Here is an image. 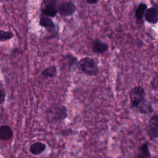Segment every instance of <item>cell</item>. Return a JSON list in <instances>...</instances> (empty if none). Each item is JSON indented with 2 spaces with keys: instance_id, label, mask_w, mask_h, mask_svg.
Returning a JSON list of instances; mask_svg holds the SVG:
<instances>
[{
  "instance_id": "obj_14",
  "label": "cell",
  "mask_w": 158,
  "mask_h": 158,
  "mask_svg": "<svg viewBox=\"0 0 158 158\" xmlns=\"http://www.w3.org/2000/svg\"><path fill=\"white\" fill-rule=\"evenodd\" d=\"M42 12L43 14H44V15L46 16L55 17L58 14V9L56 4H49L44 5V7L42 9Z\"/></svg>"
},
{
  "instance_id": "obj_3",
  "label": "cell",
  "mask_w": 158,
  "mask_h": 158,
  "mask_svg": "<svg viewBox=\"0 0 158 158\" xmlns=\"http://www.w3.org/2000/svg\"><path fill=\"white\" fill-rule=\"evenodd\" d=\"M146 91L141 86H135L129 91L130 105L132 109H136L139 104L145 99Z\"/></svg>"
},
{
  "instance_id": "obj_2",
  "label": "cell",
  "mask_w": 158,
  "mask_h": 158,
  "mask_svg": "<svg viewBox=\"0 0 158 158\" xmlns=\"http://www.w3.org/2000/svg\"><path fill=\"white\" fill-rule=\"evenodd\" d=\"M84 74L93 77L96 76L99 72V69L96 60L89 57H85L78 60L77 66Z\"/></svg>"
},
{
  "instance_id": "obj_17",
  "label": "cell",
  "mask_w": 158,
  "mask_h": 158,
  "mask_svg": "<svg viewBox=\"0 0 158 158\" xmlns=\"http://www.w3.org/2000/svg\"><path fill=\"white\" fill-rule=\"evenodd\" d=\"M14 37V33L10 31H5L1 30L0 31V41L4 42L12 39Z\"/></svg>"
},
{
  "instance_id": "obj_8",
  "label": "cell",
  "mask_w": 158,
  "mask_h": 158,
  "mask_svg": "<svg viewBox=\"0 0 158 158\" xmlns=\"http://www.w3.org/2000/svg\"><path fill=\"white\" fill-rule=\"evenodd\" d=\"M78 59L70 53H67L62 56V65L63 69H67L70 70L74 65L77 66Z\"/></svg>"
},
{
  "instance_id": "obj_1",
  "label": "cell",
  "mask_w": 158,
  "mask_h": 158,
  "mask_svg": "<svg viewBox=\"0 0 158 158\" xmlns=\"http://www.w3.org/2000/svg\"><path fill=\"white\" fill-rule=\"evenodd\" d=\"M46 118L49 122H57L64 120L68 116V111L63 104H54L46 110Z\"/></svg>"
},
{
  "instance_id": "obj_10",
  "label": "cell",
  "mask_w": 158,
  "mask_h": 158,
  "mask_svg": "<svg viewBox=\"0 0 158 158\" xmlns=\"http://www.w3.org/2000/svg\"><path fill=\"white\" fill-rule=\"evenodd\" d=\"M136 110L138 112L143 115H148L154 112V108L151 102L144 99L138 106Z\"/></svg>"
},
{
  "instance_id": "obj_11",
  "label": "cell",
  "mask_w": 158,
  "mask_h": 158,
  "mask_svg": "<svg viewBox=\"0 0 158 158\" xmlns=\"http://www.w3.org/2000/svg\"><path fill=\"white\" fill-rule=\"evenodd\" d=\"M46 149V145L43 143L37 141L31 144L30 146V152L31 154L38 156L42 154Z\"/></svg>"
},
{
  "instance_id": "obj_9",
  "label": "cell",
  "mask_w": 158,
  "mask_h": 158,
  "mask_svg": "<svg viewBox=\"0 0 158 158\" xmlns=\"http://www.w3.org/2000/svg\"><path fill=\"white\" fill-rule=\"evenodd\" d=\"M109 45L99 39H96L92 42L91 49L93 52L96 54H103L109 49Z\"/></svg>"
},
{
  "instance_id": "obj_16",
  "label": "cell",
  "mask_w": 158,
  "mask_h": 158,
  "mask_svg": "<svg viewBox=\"0 0 158 158\" xmlns=\"http://www.w3.org/2000/svg\"><path fill=\"white\" fill-rule=\"evenodd\" d=\"M138 150H139V153L136 156L138 158H146V157H150L151 156L148 143H144L142 144L139 147Z\"/></svg>"
},
{
  "instance_id": "obj_12",
  "label": "cell",
  "mask_w": 158,
  "mask_h": 158,
  "mask_svg": "<svg viewBox=\"0 0 158 158\" xmlns=\"http://www.w3.org/2000/svg\"><path fill=\"white\" fill-rule=\"evenodd\" d=\"M13 136V131L7 125H2L0 127V138L2 141H7Z\"/></svg>"
},
{
  "instance_id": "obj_13",
  "label": "cell",
  "mask_w": 158,
  "mask_h": 158,
  "mask_svg": "<svg viewBox=\"0 0 158 158\" xmlns=\"http://www.w3.org/2000/svg\"><path fill=\"white\" fill-rule=\"evenodd\" d=\"M57 73V67L55 65H51L41 71V76L44 79L52 78L56 77Z\"/></svg>"
},
{
  "instance_id": "obj_7",
  "label": "cell",
  "mask_w": 158,
  "mask_h": 158,
  "mask_svg": "<svg viewBox=\"0 0 158 158\" xmlns=\"http://www.w3.org/2000/svg\"><path fill=\"white\" fill-rule=\"evenodd\" d=\"M39 24L41 27L44 28L48 33H55L56 30V25L51 17L46 15L41 17L40 19Z\"/></svg>"
},
{
  "instance_id": "obj_4",
  "label": "cell",
  "mask_w": 158,
  "mask_h": 158,
  "mask_svg": "<svg viewBox=\"0 0 158 158\" xmlns=\"http://www.w3.org/2000/svg\"><path fill=\"white\" fill-rule=\"evenodd\" d=\"M147 133L151 140H154L158 137V114H153L149 119Z\"/></svg>"
},
{
  "instance_id": "obj_20",
  "label": "cell",
  "mask_w": 158,
  "mask_h": 158,
  "mask_svg": "<svg viewBox=\"0 0 158 158\" xmlns=\"http://www.w3.org/2000/svg\"><path fill=\"white\" fill-rule=\"evenodd\" d=\"M58 0H43V4H56Z\"/></svg>"
},
{
  "instance_id": "obj_6",
  "label": "cell",
  "mask_w": 158,
  "mask_h": 158,
  "mask_svg": "<svg viewBox=\"0 0 158 158\" xmlns=\"http://www.w3.org/2000/svg\"><path fill=\"white\" fill-rule=\"evenodd\" d=\"M144 19L145 21L151 24L158 23V8L152 7L148 8L144 13Z\"/></svg>"
},
{
  "instance_id": "obj_18",
  "label": "cell",
  "mask_w": 158,
  "mask_h": 158,
  "mask_svg": "<svg viewBox=\"0 0 158 158\" xmlns=\"http://www.w3.org/2000/svg\"><path fill=\"white\" fill-rule=\"evenodd\" d=\"M151 85L152 89H156L158 88V75H156L151 82Z\"/></svg>"
},
{
  "instance_id": "obj_21",
  "label": "cell",
  "mask_w": 158,
  "mask_h": 158,
  "mask_svg": "<svg viewBox=\"0 0 158 158\" xmlns=\"http://www.w3.org/2000/svg\"><path fill=\"white\" fill-rule=\"evenodd\" d=\"M99 0H86L87 3L90 4H96Z\"/></svg>"
},
{
  "instance_id": "obj_15",
  "label": "cell",
  "mask_w": 158,
  "mask_h": 158,
  "mask_svg": "<svg viewBox=\"0 0 158 158\" xmlns=\"http://www.w3.org/2000/svg\"><path fill=\"white\" fill-rule=\"evenodd\" d=\"M147 9H148V6L144 3H141L137 7L135 10V19L137 22L140 23H143V18H144L146 10Z\"/></svg>"
},
{
  "instance_id": "obj_19",
  "label": "cell",
  "mask_w": 158,
  "mask_h": 158,
  "mask_svg": "<svg viewBox=\"0 0 158 158\" xmlns=\"http://www.w3.org/2000/svg\"><path fill=\"white\" fill-rule=\"evenodd\" d=\"M5 97H6V92H5V90L4 89V88L1 85V97H0V99H1V104L2 105L4 101H5Z\"/></svg>"
},
{
  "instance_id": "obj_5",
  "label": "cell",
  "mask_w": 158,
  "mask_h": 158,
  "mask_svg": "<svg viewBox=\"0 0 158 158\" xmlns=\"http://www.w3.org/2000/svg\"><path fill=\"white\" fill-rule=\"evenodd\" d=\"M57 9L58 13L60 16L69 17L75 14L77 10V7L71 1H64L58 5Z\"/></svg>"
}]
</instances>
